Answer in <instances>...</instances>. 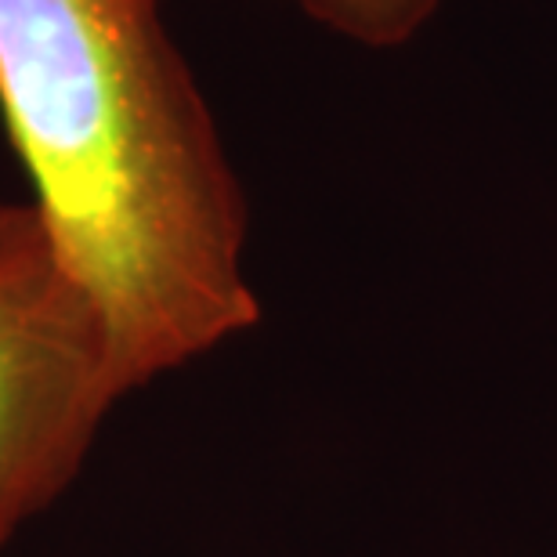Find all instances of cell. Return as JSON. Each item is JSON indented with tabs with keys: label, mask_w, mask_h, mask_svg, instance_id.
Segmentation results:
<instances>
[{
	"label": "cell",
	"mask_w": 557,
	"mask_h": 557,
	"mask_svg": "<svg viewBox=\"0 0 557 557\" xmlns=\"http://www.w3.org/2000/svg\"><path fill=\"white\" fill-rule=\"evenodd\" d=\"M0 113L124 392L261 319L247 196L160 0H0Z\"/></svg>",
	"instance_id": "obj_1"
},
{
	"label": "cell",
	"mask_w": 557,
	"mask_h": 557,
	"mask_svg": "<svg viewBox=\"0 0 557 557\" xmlns=\"http://www.w3.org/2000/svg\"><path fill=\"white\" fill-rule=\"evenodd\" d=\"M315 29L362 51H403L417 44L449 0H272Z\"/></svg>",
	"instance_id": "obj_3"
},
{
	"label": "cell",
	"mask_w": 557,
	"mask_h": 557,
	"mask_svg": "<svg viewBox=\"0 0 557 557\" xmlns=\"http://www.w3.org/2000/svg\"><path fill=\"white\" fill-rule=\"evenodd\" d=\"M124 392L95 297L37 203L0 207V543L62 493Z\"/></svg>",
	"instance_id": "obj_2"
}]
</instances>
